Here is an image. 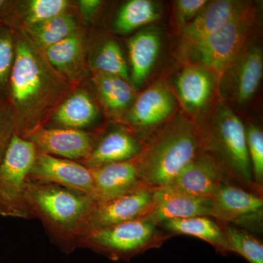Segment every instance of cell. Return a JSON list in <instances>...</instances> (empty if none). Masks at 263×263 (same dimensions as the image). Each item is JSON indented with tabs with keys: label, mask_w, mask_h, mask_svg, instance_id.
Wrapping results in <instances>:
<instances>
[{
	"label": "cell",
	"mask_w": 263,
	"mask_h": 263,
	"mask_svg": "<svg viewBox=\"0 0 263 263\" xmlns=\"http://www.w3.org/2000/svg\"><path fill=\"white\" fill-rule=\"evenodd\" d=\"M15 34L8 105L17 136L24 137L46 126L60 104L76 88L52 67L44 52L25 33Z\"/></svg>",
	"instance_id": "obj_1"
},
{
	"label": "cell",
	"mask_w": 263,
	"mask_h": 263,
	"mask_svg": "<svg viewBox=\"0 0 263 263\" xmlns=\"http://www.w3.org/2000/svg\"><path fill=\"white\" fill-rule=\"evenodd\" d=\"M26 200L30 219L42 223L52 243L69 254L79 248L95 198L53 184L27 180Z\"/></svg>",
	"instance_id": "obj_2"
},
{
	"label": "cell",
	"mask_w": 263,
	"mask_h": 263,
	"mask_svg": "<svg viewBox=\"0 0 263 263\" xmlns=\"http://www.w3.org/2000/svg\"><path fill=\"white\" fill-rule=\"evenodd\" d=\"M201 149L195 122L182 115L171 118L137 157L142 182L152 189L167 186Z\"/></svg>",
	"instance_id": "obj_3"
},
{
	"label": "cell",
	"mask_w": 263,
	"mask_h": 263,
	"mask_svg": "<svg viewBox=\"0 0 263 263\" xmlns=\"http://www.w3.org/2000/svg\"><path fill=\"white\" fill-rule=\"evenodd\" d=\"M201 148L214 156L230 179L257 190L252 176L245 126L223 101L218 102L209 120L196 122Z\"/></svg>",
	"instance_id": "obj_4"
},
{
	"label": "cell",
	"mask_w": 263,
	"mask_h": 263,
	"mask_svg": "<svg viewBox=\"0 0 263 263\" xmlns=\"http://www.w3.org/2000/svg\"><path fill=\"white\" fill-rule=\"evenodd\" d=\"M256 8L250 3L219 30L197 43L186 55L209 69L217 80L240 53L250 45L257 25Z\"/></svg>",
	"instance_id": "obj_5"
},
{
	"label": "cell",
	"mask_w": 263,
	"mask_h": 263,
	"mask_svg": "<svg viewBox=\"0 0 263 263\" xmlns=\"http://www.w3.org/2000/svg\"><path fill=\"white\" fill-rule=\"evenodd\" d=\"M157 226L146 217L90 232L79 240V248L89 249L114 261H129L162 245Z\"/></svg>",
	"instance_id": "obj_6"
},
{
	"label": "cell",
	"mask_w": 263,
	"mask_h": 263,
	"mask_svg": "<svg viewBox=\"0 0 263 263\" xmlns=\"http://www.w3.org/2000/svg\"><path fill=\"white\" fill-rule=\"evenodd\" d=\"M36 154L30 141L15 135L0 163V216L30 219L26 189Z\"/></svg>",
	"instance_id": "obj_7"
},
{
	"label": "cell",
	"mask_w": 263,
	"mask_h": 263,
	"mask_svg": "<svg viewBox=\"0 0 263 263\" xmlns=\"http://www.w3.org/2000/svg\"><path fill=\"white\" fill-rule=\"evenodd\" d=\"M262 73V48L250 44L219 78L217 83L219 94L224 100L247 103L258 89Z\"/></svg>",
	"instance_id": "obj_8"
},
{
	"label": "cell",
	"mask_w": 263,
	"mask_h": 263,
	"mask_svg": "<svg viewBox=\"0 0 263 263\" xmlns=\"http://www.w3.org/2000/svg\"><path fill=\"white\" fill-rule=\"evenodd\" d=\"M176 105V97L168 85L158 81L137 95L119 122L133 134L134 132L148 130L173 118Z\"/></svg>",
	"instance_id": "obj_9"
},
{
	"label": "cell",
	"mask_w": 263,
	"mask_h": 263,
	"mask_svg": "<svg viewBox=\"0 0 263 263\" xmlns=\"http://www.w3.org/2000/svg\"><path fill=\"white\" fill-rule=\"evenodd\" d=\"M154 190L143 186L107 200H95L84 235L146 216L153 203Z\"/></svg>",
	"instance_id": "obj_10"
},
{
	"label": "cell",
	"mask_w": 263,
	"mask_h": 263,
	"mask_svg": "<svg viewBox=\"0 0 263 263\" xmlns=\"http://www.w3.org/2000/svg\"><path fill=\"white\" fill-rule=\"evenodd\" d=\"M34 145L38 152L81 162L94 149L95 133L81 129L44 126L22 137Z\"/></svg>",
	"instance_id": "obj_11"
},
{
	"label": "cell",
	"mask_w": 263,
	"mask_h": 263,
	"mask_svg": "<svg viewBox=\"0 0 263 263\" xmlns=\"http://www.w3.org/2000/svg\"><path fill=\"white\" fill-rule=\"evenodd\" d=\"M29 179L51 183L86 194L95 198L96 191L91 170L76 161L38 152Z\"/></svg>",
	"instance_id": "obj_12"
},
{
	"label": "cell",
	"mask_w": 263,
	"mask_h": 263,
	"mask_svg": "<svg viewBox=\"0 0 263 263\" xmlns=\"http://www.w3.org/2000/svg\"><path fill=\"white\" fill-rule=\"evenodd\" d=\"M230 180L215 157L201 149L167 186L192 196L211 199Z\"/></svg>",
	"instance_id": "obj_13"
},
{
	"label": "cell",
	"mask_w": 263,
	"mask_h": 263,
	"mask_svg": "<svg viewBox=\"0 0 263 263\" xmlns=\"http://www.w3.org/2000/svg\"><path fill=\"white\" fill-rule=\"evenodd\" d=\"M262 208V197L259 194L228 182L221 185L211 198L210 217L224 224L260 221Z\"/></svg>",
	"instance_id": "obj_14"
},
{
	"label": "cell",
	"mask_w": 263,
	"mask_h": 263,
	"mask_svg": "<svg viewBox=\"0 0 263 263\" xmlns=\"http://www.w3.org/2000/svg\"><path fill=\"white\" fill-rule=\"evenodd\" d=\"M89 38L86 29L83 27L44 52L52 67L76 88L82 86L89 72Z\"/></svg>",
	"instance_id": "obj_15"
},
{
	"label": "cell",
	"mask_w": 263,
	"mask_h": 263,
	"mask_svg": "<svg viewBox=\"0 0 263 263\" xmlns=\"http://www.w3.org/2000/svg\"><path fill=\"white\" fill-rule=\"evenodd\" d=\"M211 199L192 196L171 186L155 189L153 203L145 216L156 226L174 219L209 216Z\"/></svg>",
	"instance_id": "obj_16"
},
{
	"label": "cell",
	"mask_w": 263,
	"mask_h": 263,
	"mask_svg": "<svg viewBox=\"0 0 263 263\" xmlns=\"http://www.w3.org/2000/svg\"><path fill=\"white\" fill-rule=\"evenodd\" d=\"M247 3L216 0L209 3L181 29V48L186 54L197 43L212 35L243 9Z\"/></svg>",
	"instance_id": "obj_17"
},
{
	"label": "cell",
	"mask_w": 263,
	"mask_h": 263,
	"mask_svg": "<svg viewBox=\"0 0 263 263\" xmlns=\"http://www.w3.org/2000/svg\"><path fill=\"white\" fill-rule=\"evenodd\" d=\"M77 11L68 0H9L1 22L15 32H24L62 13Z\"/></svg>",
	"instance_id": "obj_18"
},
{
	"label": "cell",
	"mask_w": 263,
	"mask_h": 263,
	"mask_svg": "<svg viewBox=\"0 0 263 263\" xmlns=\"http://www.w3.org/2000/svg\"><path fill=\"white\" fill-rule=\"evenodd\" d=\"M217 78L200 64L189 63L176 81L181 103L189 113L196 114L206 108L217 86Z\"/></svg>",
	"instance_id": "obj_19"
},
{
	"label": "cell",
	"mask_w": 263,
	"mask_h": 263,
	"mask_svg": "<svg viewBox=\"0 0 263 263\" xmlns=\"http://www.w3.org/2000/svg\"><path fill=\"white\" fill-rule=\"evenodd\" d=\"M90 170L95 181L96 200L119 196L145 186L137 157Z\"/></svg>",
	"instance_id": "obj_20"
},
{
	"label": "cell",
	"mask_w": 263,
	"mask_h": 263,
	"mask_svg": "<svg viewBox=\"0 0 263 263\" xmlns=\"http://www.w3.org/2000/svg\"><path fill=\"white\" fill-rule=\"evenodd\" d=\"M144 146L139 138L126 128L117 129L98 140L91 155L80 163L93 169L133 160L141 153Z\"/></svg>",
	"instance_id": "obj_21"
},
{
	"label": "cell",
	"mask_w": 263,
	"mask_h": 263,
	"mask_svg": "<svg viewBox=\"0 0 263 263\" xmlns=\"http://www.w3.org/2000/svg\"><path fill=\"white\" fill-rule=\"evenodd\" d=\"M99 117L98 103L89 91L81 86L60 104L46 126L85 130L94 125Z\"/></svg>",
	"instance_id": "obj_22"
},
{
	"label": "cell",
	"mask_w": 263,
	"mask_h": 263,
	"mask_svg": "<svg viewBox=\"0 0 263 263\" xmlns=\"http://www.w3.org/2000/svg\"><path fill=\"white\" fill-rule=\"evenodd\" d=\"M91 82L105 113L114 121L120 122L137 96L130 82L119 76L101 73L91 74Z\"/></svg>",
	"instance_id": "obj_23"
},
{
	"label": "cell",
	"mask_w": 263,
	"mask_h": 263,
	"mask_svg": "<svg viewBox=\"0 0 263 263\" xmlns=\"http://www.w3.org/2000/svg\"><path fill=\"white\" fill-rule=\"evenodd\" d=\"M127 47L130 65L129 81L137 91L148 79L158 58L160 33L152 29L140 31L129 38Z\"/></svg>",
	"instance_id": "obj_24"
},
{
	"label": "cell",
	"mask_w": 263,
	"mask_h": 263,
	"mask_svg": "<svg viewBox=\"0 0 263 263\" xmlns=\"http://www.w3.org/2000/svg\"><path fill=\"white\" fill-rule=\"evenodd\" d=\"M87 64L91 74L119 76L129 81V69L122 48L113 38L104 37L92 42L89 38Z\"/></svg>",
	"instance_id": "obj_25"
},
{
	"label": "cell",
	"mask_w": 263,
	"mask_h": 263,
	"mask_svg": "<svg viewBox=\"0 0 263 263\" xmlns=\"http://www.w3.org/2000/svg\"><path fill=\"white\" fill-rule=\"evenodd\" d=\"M83 27L77 11L68 12L52 17L24 32L41 51L45 52Z\"/></svg>",
	"instance_id": "obj_26"
},
{
	"label": "cell",
	"mask_w": 263,
	"mask_h": 263,
	"mask_svg": "<svg viewBox=\"0 0 263 263\" xmlns=\"http://www.w3.org/2000/svg\"><path fill=\"white\" fill-rule=\"evenodd\" d=\"M162 224L166 230L175 234L196 237L210 243L219 252H229L222 227L209 216L169 219Z\"/></svg>",
	"instance_id": "obj_27"
},
{
	"label": "cell",
	"mask_w": 263,
	"mask_h": 263,
	"mask_svg": "<svg viewBox=\"0 0 263 263\" xmlns=\"http://www.w3.org/2000/svg\"><path fill=\"white\" fill-rule=\"evenodd\" d=\"M158 7L151 0H129L121 7L116 15L114 29L120 34L134 32L160 18Z\"/></svg>",
	"instance_id": "obj_28"
},
{
	"label": "cell",
	"mask_w": 263,
	"mask_h": 263,
	"mask_svg": "<svg viewBox=\"0 0 263 263\" xmlns=\"http://www.w3.org/2000/svg\"><path fill=\"white\" fill-rule=\"evenodd\" d=\"M228 252L239 254L249 263H263L262 242L245 230L222 226Z\"/></svg>",
	"instance_id": "obj_29"
},
{
	"label": "cell",
	"mask_w": 263,
	"mask_h": 263,
	"mask_svg": "<svg viewBox=\"0 0 263 263\" xmlns=\"http://www.w3.org/2000/svg\"><path fill=\"white\" fill-rule=\"evenodd\" d=\"M15 55V32L0 22V103L7 105H9V81Z\"/></svg>",
	"instance_id": "obj_30"
},
{
	"label": "cell",
	"mask_w": 263,
	"mask_h": 263,
	"mask_svg": "<svg viewBox=\"0 0 263 263\" xmlns=\"http://www.w3.org/2000/svg\"><path fill=\"white\" fill-rule=\"evenodd\" d=\"M245 131L254 184L260 190L263 182V133L258 126L254 124H247Z\"/></svg>",
	"instance_id": "obj_31"
},
{
	"label": "cell",
	"mask_w": 263,
	"mask_h": 263,
	"mask_svg": "<svg viewBox=\"0 0 263 263\" xmlns=\"http://www.w3.org/2000/svg\"><path fill=\"white\" fill-rule=\"evenodd\" d=\"M15 135V122L9 105L0 103V163Z\"/></svg>",
	"instance_id": "obj_32"
},
{
	"label": "cell",
	"mask_w": 263,
	"mask_h": 263,
	"mask_svg": "<svg viewBox=\"0 0 263 263\" xmlns=\"http://www.w3.org/2000/svg\"><path fill=\"white\" fill-rule=\"evenodd\" d=\"M207 0H177L174 2V15L176 24L181 29L209 3Z\"/></svg>",
	"instance_id": "obj_33"
},
{
	"label": "cell",
	"mask_w": 263,
	"mask_h": 263,
	"mask_svg": "<svg viewBox=\"0 0 263 263\" xmlns=\"http://www.w3.org/2000/svg\"><path fill=\"white\" fill-rule=\"evenodd\" d=\"M77 14L81 23H92L101 11L104 2L101 0H79L76 2Z\"/></svg>",
	"instance_id": "obj_34"
},
{
	"label": "cell",
	"mask_w": 263,
	"mask_h": 263,
	"mask_svg": "<svg viewBox=\"0 0 263 263\" xmlns=\"http://www.w3.org/2000/svg\"><path fill=\"white\" fill-rule=\"evenodd\" d=\"M8 1L9 0H0V22L2 21L3 13H4L5 8L8 5Z\"/></svg>",
	"instance_id": "obj_35"
}]
</instances>
